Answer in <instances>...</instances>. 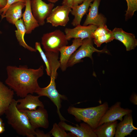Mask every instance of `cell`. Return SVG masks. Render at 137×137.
I'll list each match as a JSON object with an SVG mask.
<instances>
[{"label":"cell","instance_id":"f546056e","mask_svg":"<svg viewBox=\"0 0 137 137\" xmlns=\"http://www.w3.org/2000/svg\"><path fill=\"white\" fill-rule=\"evenodd\" d=\"M36 129V137H49L51 136L50 134L49 133L46 134L45 133L42 131L37 129Z\"/></svg>","mask_w":137,"mask_h":137},{"label":"cell","instance_id":"44dd1931","mask_svg":"<svg viewBox=\"0 0 137 137\" xmlns=\"http://www.w3.org/2000/svg\"><path fill=\"white\" fill-rule=\"evenodd\" d=\"M93 0H84L80 5H78L72 8L70 12L72 15L74 16L71 24L75 27L80 25L82 19L86 13L88 8Z\"/></svg>","mask_w":137,"mask_h":137},{"label":"cell","instance_id":"4dcf8cb0","mask_svg":"<svg viewBox=\"0 0 137 137\" xmlns=\"http://www.w3.org/2000/svg\"><path fill=\"white\" fill-rule=\"evenodd\" d=\"M130 100L135 105L137 104V95L135 94L132 95L130 98Z\"/></svg>","mask_w":137,"mask_h":137},{"label":"cell","instance_id":"9a60e30c","mask_svg":"<svg viewBox=\"0 0 137 137\" xmlns=\"http://www.w3.org/2000/svg\"><path fill=\"white\" fill-rule=\"evenodd\" d=\"M112 32L114 39L122 42L125 46L126 50L134 49L137 46V40L133 34L126 32L121 28H115Z\"/></svg>","mask_w":137,"mask_h":137},{"label":"cell","instance_id":"603a6c76","mask_svg":"<svg viewBox=\"0 0 137 137\" xmlns=\"http://www.w3.org/2000/svg\"><path fill=\"white\" fill-rule=\"evenodd\" d=\"M14 25L16 28L15 31V36L20 45L31 52H36L37 50L35 48L28 45L25 41L24 36L26 33V29L22 19L18 20Z\"/></svg>","mask_w":137,"mask_h":137},{"label":"cell","instance_id":"f1b7e54d","mask_svg":"<svg viewBox=\"0 0 137 137\" xmlns=\"http://www.w3.org/2000/svg\"><path fill=\"white\" fill-rule=\"evenodd\" d=\"M18 2H25V0H7L6 6L4 8L0 9V14L1 15L2 19L4 18L5 13L8 8L12 4Z\"/></svg>","mask_w":137,"mask_h":137},{"label":"cell","instance_id":"7402d4cb","mask_svg":"<svg viewBox=\"0 0 137 137\" xmlns=\"http://www.w3.org/2000/svg\"><path fill=\"white\" fill-rule=\"evenodd\" d=\"M117 124V120L104 123L94 131L97 137H113L115 135Z\"/></svg>","mask_w":137,"mask_h":137},{"label":"cell","instance_id":"d590c367","mask_svg":"<svg viewBox=\"0 0 137 137\" xmlns=\"http://www.w3.org/2000/svg\"><path fill=\"white\" fill-rule=\"evenodd\" d=\"M59 0H47L50 3H55L58 1Z\"/></svg>","mask_w":137,"mask_h":137},{"label":"cell","instance_id":"cb8c5ba5","mask_svg":"<svg viewBox=\"0 0 137 137\" xmlns=\"http://www.w3.org/2000/svg\"><path fill=\"white\" fill-rule=\"evenodd\" d=\"M49 132L55 137H76L71 133H66L57 123L54 124L52 128Z\"/></svg>","mask_w":137,"mask_h":137},{"label":"cell","instance_id":"8d00e7d4","mask_svg":"<svg viewBox=\"0 0 137 137\" xmlns=\"http://www.w3.org/2000/svg\"><path fill=\"white\" fill-rule=\"evenodd\" d=\"M4 125V124L3 122V121L1 118H0V126Z\"/></svg>","mask_w":137,"mask_h":137},{"label":"cell","instance_id":"4fadbf2b","mask_svg":"<svg viewBox=\"0 0 137 137\" xmlns=\"http://www.w3.org/2000/svg\"><path fill=\"white\" fill-rule=\"evenodd\" d=\"M100 1L101 0H93V3L90 5L89 12L83 26L93 25L98 27L106 24V18L98 13V7Z\"/></svg>","mask_w":137,"mask_h":137},{"label":"cell","instance_id":"e0dca14e","mask_svg":"<svg viewBox=\"0 0 137 137\" xmlns=\"http://www.w3.org/2000/svg\"><path fill=\"white\" fill-rule=\"evenodd\" d=\"M137 129L133 124L132 113L124 116V118L117 124L115 135V137H125L130 135L134 130Z\"/></svg>","mask_w":137,"mask_h":137},{"label":"cell","instance_id":"5bb4252c","mask_svg":"<svg viewBox=\"0 0 137 137\" xmlns=\"http://www.w3.org/2000/svg\"><path fill=\"white\" fill-rule=\"evenodd\" d=\"M83 39L76 38L72 41V44L70 46H64L60 49V56L59 61L60 67L62 71H65L67 68L68 61L72 54L82 45Z\"/></svg>","mask_w":137,"mask_h":137},{"label":"cell","instance_id":"d6a6232c","mask_svg":"<svg viewBox=\"0 0 137 137\" xmlns=\"http://www.w3.org/2000/svg\"><path fill=\"white\" fill-rule=\"evenodd\" d=\"M72 0H63L62 5H66L71 8Z\"/></svg>","mask_w":137,"mask_h":137},{"label":"cell","instance_id":"ba28073f","mask_svg":"<svg viewBox=\"0 0 137 137\" xmlns=\"http://www.w3.org/2000/svg\"><path fill=\"white\" fill-rule=\"evenodd\" d=\"M20 111L26 115L31 125L35 129L39 127L45 129L48 128V114L44 107H39L35 110H25Z\"/></svg>","mask_w":137,"mask_h":137},{"label":"cell","instance_id":"484cf974","mask_svg":"<svg viewBox=\"0 0 137 137\" xmlns=\"http://www.w3.org/2000/svg\"><path fill=\"white\" fill-rule=\"evenodd\" d=\"M114 39L112 31L105 35L94 39L93 41L97 47H100L103 43H107Z\"/></svg>","mask_w":137,"mask_h":137},{"label":"cell","instance_id":"d4e9b609","mask_svg":"<svg viewBox=\"0 0 137 137\" xmlns=\"http://www.w3.org/2000/svg\"><path fill=\"white\" fill-rule=\"evenodd\" d=\"M127 5L125 18L126 20L131 18L137 10V0H126Z\"/></svg>","mask_w":137,"mask_h":137},{"label":"cell","instance_id":"5b68a950","mask_svg":"<svg viewBox=\"0 0 137 137\" xmlns=\"http://www.w3.org/2000/svg\"><path fill=\"white\" fill-rule=\"evenodd\" d=\"M93 39L87 38L83 40L82 45L76 50L70 58L67 64V67H72L76 64L81 62L82 59L85 57L90 58L92 61V54L95 52L108 53L105 49L99 50L94 47Z\"/></svg>","mask_w":137,"mask_h":137},{"label":"cell","instance_id":"7c38bea8","mask_svg":"<svg viewBox=\"0 0 137 137\" xmlns=\"http://www.w3.org/2000/svg\"><path fill=\"white\" fill-rule=\"evenodd\" d=\"M64 121H61L58 123L59 126L65 131H68L78 137H97L93 130L85 123H80L79 125L73 126L68 125Z\"/></svg>","mask_w":137,"mask_h":137},{"label":"cell","instance_id":"277c9868","mask_svg":"<svg viewBox=\"0 0 137 137\" xmlns=\"http://www.w3.org/2000/svg\"><path fill=\"white\" fill-rule=\"evenodd\" d=\"M68 40L65 34L59 29L44 34L41 43L45 52H59L62 47L67 45Z\"/></svg>","mask_w":137,"mask_h":137},{"label":"cell","instance_id":"4316f807","mask_svg":"<svg viewBox=\"0 0 137 137\" xmlns=\"http://www.w3.org/2000/svg\"><path fill=\"white\" fill-rule=\"evenodd\" d=\"M35 48L37 50H38L39 52L42 60L45 65L46 66L45 70L47 75L50 76V71L49 61L45 53L43 52L41 48L40 43L38 42H36L35 44Z\"/></svg>","mask_w":137,"mask_h":137},{"label":"cell","instance_id":"74e56055","mask_svg":"<svg viewBox=\"0 0 137 137\" xmlns=\"http://www.w3.org/2000/svg\"><path fill=\"white\" fill-rule=\"evenodd\" d=\"M2 33V32L0 30V34H1Z\"/></svg>","mask_w":137,"mask_h":137},{"label":"cell","instance_id":"836d02e7","mask_svg":"<svg viewBox=\"0 0 137 137\" xmlns=\"http://www.w3.org/2000/svg\"><path fill=\"white\" fill-rule=\"evenodd\" d=\"M7 0H0V9L4 8L6 5Z\"/></svg>","mask_w":137,"mask_h":137},{"label":"cell","instance_id":"d6986e66","mask_svg":"<svg viewBox=\"0 0 137 137\" xmlns=\"http://www.w3.org/2000/svg\"><path fill=\"white\" fill-rule=\"evenodd\" d=\"M31 0H25V8L22 14V20L25 27L26 34H30L33 30L40 26L32 14Z\"/></svg>","mask_w":137,"mask_h":137},{"label":"cell","instance_id":"ffe728a7","mask_svg":"<svg viewBox=\"0 0 137 137\" xmlns=\"http://www.w3.org/2000/svg\"><path fill=\"white\" fill-rule=\"evenodd\" d=\"M25 7V3L22 2H15L11 5L5 14L4 18L9 23L14 25L22 16V10Z\"/></svg>","mask_w":137,"mask_h":137},{"label":"cell","instance_id":"2e32d148","mask_svg":"<svg viewBox=\"0 0 137 137\" xmlns=\"http://www.w3.org/2000/svg\"><path fill=\"white\" fill-rule=\"evenodd\" d=\"M40 96L29 94L23 98L17 100L18 109L21 111L25 110H35L39 107H44L43 103L39 99Z\"/></svg>","mask_w":137,"mask_h":137},{"label":"cell","instance_id":"52a82bcc","mask_svg":"<svg viewBox=\"0 0 137 137\" xmlns=\"http://www.w3.org/2000/svg\"><path fill=\"white\" fill-rule=\"evenodd\" d=\"M31 7L33 15L40 26H43L54 6V3L47 4L42 0H31Z\"/></svg>","mask_w":137,"mask_h":137},{"label":"cell","instance_id":"6da1fadb","mask_svg":"<svg viewBox=\"0 0 137 137\" xmlns=\"http://www.w3.org/2000/svg\"><path fill=\"white\" fill-rule=\"evenodd\" d=\"M6 70L5 83L18 97L23 98L29 94H32L40 87L38 80L43 75V65L36 69L28 68L26 65H9Z\"/></svg>","mask_w":137,"mask_h":137},{"label":"cell","instance_id":"8fae6325","mask_svg":"<svg viewBox=\"0 0 137 137\" xmlns=\"http://www.w3.org/2000/svg\"><path fill=\"white\" fill-rule=\"evenodd\" d=\"M97 27V26L93 25L87 26L80 25L73 28H65L64 30L65 34L68 41L73 38L82 39L89 38L92 39V33Z\"/></svg>","mask_w":137,"mask_h":137},{"label":"cell","instance_id":"9c48e42d","mask_svg":"<svg viewBox=\"0 0 137 137\" xmlns=\"http://www.w3.org/2000/svg\"><path fill=\"white\" fill-rule=\"evenodd\" d=\"M71 9V7L66 5L57 6L53 9L46 19V22L54 27L65 26L69 21V14Z\"/></svg>","mask_w":137,"mask_h":137},{"label":"cell","instance_id":"1f68e13d","mask_svg":"<svg viewBox=\"0 0 137 137\" xmlns=\"http://www.w3.org/2000/svg\"><path fill=\"white\" fill-rule=\"evenodd\" d=\"M84 0H72L71 8L82 4Z\"/></svg>","mask_w":137,"mask_h":137},{"label":"cell","instance_id":"7a4b0ae2","mask_svg":"<svg viewBox=\"0 0 137 137\" xmlns=\"http://www.w3.org/2000/svg\"><path fill=\"white\" fill-rule=\"evenodd\" d=\"M17 100L13 99L4 114L8 124L19 135L27 137H36V129L31 125L26 115L19 110Z\"/></svg>","mask_w":137,"mask_h":137},{"label":"cell","instance_id":"83f0119b","mask_svg":"<svg viewBox=\"0 0 137 137\" xmlns=\"http://www.w3.org/2000/svg\"><path fill=\"white\" fill-rule=\"evenodd\" d=\"M111 31L108 28L106 24L98 27L92 33V39L103 36Z\"/></svg>","mask_w":137,"mask_h":137},{"label":"cell","instance_id":"e575fe53","mask_svg":"<svg viewBox=\"0 0 137 137\" xmlns=\"http://www.w3.org/2000/svg\"><path fill=\"white\" fill-rule=\"evenodd\" d=\"M5 128L4 125L0 126V134L3 133L5 131Z\"/></svg>","mask_w":137,"mask_h":137},{"label":"cell","instance_id":"3957f363","mask_svg":"<svg viewBox=\"0 0 137 137\" xmlns=\"http://www.w3.org/2000/svg\"><path fill=\"white\" fill-rule=\"evenodd\" d=\"M109 108L107 102L99 106L86 108H76L70 106L68 113L74 116L76 120L81 121L88 124L94 130L105 113Z\"/></svg>","mask_w":137,"mask_h":137},{"label":"cell","instance_id":"8992f818","mask_svg":"<svg viewBox=\"0 0 137 137\" xmlns=\"http://www.w3.org/2000/svg\"><path fill=\"white\" fill-rule=\"evenodd\" d=\"M36 93L40 97L45 96L49 98L56 106L57 112L61 121H67L62 115L60 111L61 107V100H66L67 98L65 95L58 93L56 88L55 81H50L47 87L44 88L40 87Z\"/></svg>","mask_w":137,"mask_h":137},{"label":"cell","instance_id":"ac0fdd59","mask_svg":"<svg viewBox=\"0 0 137 137\" xmlns=\"http://www.w3.org/2000/svg\"><path fill=\"white\" fill-rule=\"evenodd\" d=\"M14 91L0 81V116L4 114L13 99Z\"/></svg>","mask_w":137,"mask_h":137},{"label":"cell","instance_id":"30bf717a","mask_svg":"<svg viewBox=\"0 0 137 137\" xmlns=\"http://www.w3.org/2000/svg\"><path fill=\"white\" fill-rule=\"evenodd\" d=\"M120 102L117 101L108 108L99 122L98 126L106 122H112L117 120L121 121L123 116L132 113V110L122 108Z\"/></svg>","mask_w":137,"mask_h":137}]
</instances>
